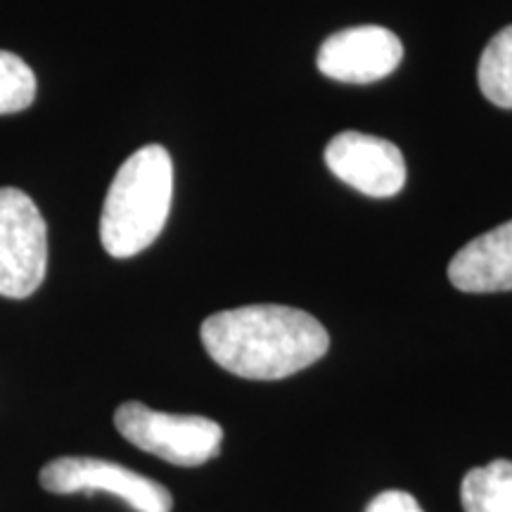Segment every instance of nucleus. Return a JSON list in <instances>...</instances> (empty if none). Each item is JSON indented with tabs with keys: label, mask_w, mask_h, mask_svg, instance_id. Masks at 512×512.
<instances>
[{
	"label": "nucleus",
	"mask_w": 512,
	"mask_h": 512,
	"mask_svg": "<svg viewBox=\"0 0 512 512\" xmlns=\"http://www.w3.org/2000/svg\"><path fill=\"white\" fill-rule=\"evenodd\" d=\"M174 200V164L162 145H145L121 164L100 216V240L114 259H131L155 242Z\"/></svg>",
	"instance_id": "2"
},
{
	"label": "nucleus",
	"mask_w": 512,
	"mask_h": 512,
	"mask_svg": "<svg viewBox=\"0 0 512 512\" xmlns=\"http://www.w3.org/2000/svg\"><path fill=\"white\" fill-rule=\"evenodd\" d=\"M216 366L245 380H283L330 349L328 330L302 309L252 304L209 316L200 330Z\"/></svg>",
	"instance_id": "1"
},
{
	"label": "nucleus",
	"mask_w": 512,
	"mask_h": 512,
	"mask_svg": "<svg viewBox=\"0 0 512 512\" xmlns=\"http://www.w3.org/2000/svg\"><path fill=\"white\" fill-rule=\"evenodd\" d=\"M48 268V228L27 192L0 188V297L27 299Z\"/></svg>",
	"instance_id": "4"
},
{
	"label": "nucleus",
	"mask_w": 512,
	"mask_h": 512,
	"mask_svg": "<svg viewBox=\"0 0 512 512\" xmlns=\"http://www.w3.org/2000/svg\"><path fill=\"white\" fill-rule=\"evenodd\" d=\"M41 486L50 494H110L136 512H171L174 496L155 479L100 458L67 456L50 460L41 470Z\"/></svg>",
	"instance_id": "5"
},
{
	"label": "nucleus",
	"mask_w": 512,
	"mask_h": 512,
	"mask_svg": "<svg viewBox=\"0 0 512 512\" xmlns=\"http://www.w3.org/2000/svg\"><path fill=\"white\" fill-rule=\"evenodd\" d=\"M366 512H425L408 491H382L368 503Z\"/></svg>",
	"instance_id": "12"
},
{
	"label": "nucleus",
	"mask_w": 512,
	"mask_h": 512,
	"mask_svg": "<svg viewBox=\"0 0 512 512\" xmlns=\"http://www.w3.org/2000/svg\"><path fill=\"white\" fill-rule=\"evenodd\" d=\"M325 164L339 181L368 197H394L406 185V159L389 140L344 131L325 147Z\"/></svg>",
	"instance_id": "6"
},
{
	"label": "nucleus",
	"mask_w": 512,
	"mask_h": 512,
	"mask_svg": "<svg viewBox=\"0 0 512 512\" xmlns=\"http://www.w3.org/2000/svg\"><path fill=\"white\" fill-rule=\"evenodd\" d=\"M477 81L484 98L512 110V24L491 38L479 60Z\"/></svg>",
	"instance_id": "10"
},
{
	"label": "nucleus",
	"mask_w": 512,
	"mask_h": 512,
	"mask_svg": "<svg viewBox=\"0 0 512 512\" xmlns=\"http://www.w3.org/2000/svg\"><path fill=\"white\" fill-rule=\"evenodd\" d=\"M36 98V76L22 57L0 50V114L27 110Z\"/></svg>",
	"instance_id": "11"
},
{
	"label": "nucleus",
	"mask_w": 512,
	"mask_h": 512,
	"mask_svg": "<svg viewBox=\"0 0 512 512\" xmlns=\"http://www.w3.org/2000/svg\"><path fill=\"white\" fill-rule=\"evenodd\" d=\"M460 503L465 512H512V460L498 458L467 472Z\"/></svg>",
	"instance_id": "9"
},
{
	"label": "nucleus",
	"mask_w": 512,
	"mask_h": 512,
	"mask_svg": "<svg viewBox=\"0 0 512 512\" xmlns=\"http://www.w3.org/2000/svg\"><path fill=\"white\" fill-rule=\"evenodd\" d=\"M448 280L460 292L491 294L512 290V221L479 235L448 264Z\"/></svg>",
	"instance_id": "8"
},
{
	"label": "nucleus",
	"mask_w": 512,
	"mask_h": 512,
	"mask_svg": "<svg viewBox=\"0 0 512 512\" xmlns=\"http://www.w3.org/2000/svg\"><path fill=\"white\" fill-rule=\"evenodd\" d=\"M403 60V43L384 27H354L328 36L318 50V69L342 83H373Z\"/></svg>",
	"instance_id": "7"
},
{
	"label": "nucleus",
	"mask_w": 512,
	"mask_h": 512,
	"mask_svg": "<svg viewBox=\"0 0 512 512\" xmlns=\"http://www.w3.org/2000/svg\"><path fill=\"white\" fill-rule=\"evenodd\" d=\"M114 427L140 451L178 467H200L219 456L223 430L202 415L159 413L140 401L121 403Z\"/></svg>",
	"instance_id": "3"
}]
</instances>
